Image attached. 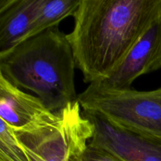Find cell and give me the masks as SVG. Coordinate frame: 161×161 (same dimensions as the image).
Listing matches in <instances>:
<instances>
[{
    "label": "cell",
    "instance_id": "cell-3",
    "mask_svg": "<svg viewBox=\"0 0 161 161\" xmlns=\"http://www.w3.org/2000/svg\"><path fill=\"white\" fill-rule=\"evenodd\" d=\"M13 130L30 161H69L86 149L94 127L76 101L25 128Z\"/></svg>",
    "mask_w": 161,
    "mask_h": 161
},
{
    "label": "cell",
    "instance_id": "cell-12",
    "mask_svg": "<svg viewBox=\"0 0 161 161\" xmlns=\"http://www.w3.org/2000/svg\"><path fill=\"white\" fill-rule=\"evenodd\" d=\"M83 152H82V153H83ZM82 153H79L74 154L73 156H72V157H71L70 160H69V161H82L81 158H80V154H81Z\"/></svg>",
    "mask_w": 161,
    "mask_h": 161
},
{
    "label": "cell",
    "instance_id": "cell-8",
    "mask_svg": "<svg viewBox=\"0 0 161 161\" xmlns=\"http://www.w3.org/2000/svg\"><path fill=\"white\" fill-rule=\"evenodd\" d=\"M37 4L38 0H0V53L24 40Z\"/></svg>",
    "mask_w": 161,
    "mask_h": 161
},
{
    "label": "cell",
    "instance_id": "cell-1",
    "mask_svg": "<svg viewBox=\"0 0 161 161\" xmlns=\"http://www.w3.org/2000/svg\"><path fill=\"white\" fill-rule=\"evenodd\" d=\"M161 10V0H80L67 39L89 84L109 78Z\"/></svg>",
    "mask_w": 161,
    "mask_h": 161
},
{
    "label": "cell",
    "instance_id": "cell-5",
    "mask_svg": "<svg viewBox=\"0 0 161 161\" xmlns=\"http://www.w3.org/2000/svg\"><path fill=\"white\" fill-rule=\"evenodd\" d=\"M160 69L161 10L117 70L107 80L89 85L101 90H129L137 78Z\"/></svg>",
    "mask_w": 161,
    "mask_h": 161
},
{
    "label": "cell",
    "instance_id": "cell-11",
    "mask_svg": "<svg viewBox=\"0 0 161 161\" xmlns=\"http://www.w3.org/2000/svg\"><path fill=\"white\" fill-rule=\"evenodd\" d=\"M80 158L82 161H124L109 151L90 142L80 154Z\"/></svg>",
    "mask_w": 161,
    "mask_h": 161
},
{
    "label": "cell",
    "instance_id": "cell-4",
    "mask_svg": "<svg viewBox=\"0 0 161 161\" xmlns=\"http://www.w3.org/2000/svg\"><path fill=\"white\" fill-rule=\"evenodd\" d=\"M83 113L114 127L161 142V87L138 91L101 90L89 86L77 97Z\"/></svg>",
    "mask_w": 161,
    "mask_h": 161
},
{
    "label": "cell",
    "instance_id": "cell-13",
    "mask_svg": "<svg viewBox=\"0 0 161 161\" xmlns=\"http://www.w3.org/2000/svg\"><path fill=\"white\" fill-rule=\"evenodd\" d=\"M0 161H6V160H3V159H0Z\"/></svg>",
    "mask_w": 161,
    "mask_h": 161
},
{
    "label": "cell",
    "instance_id": "cell-6",
    "mask_svg": "<svg viewBox=\"0 0 161 161\" xmlns=\"http://www.w3.org/2000/svg\"><path fill=\"white\" fill-rule=\"evenodd\" d=\"M83 115L94 127L90 143L105 149L124 161H161V142L114 127L91 113Z\"/></svg>",
    "mask_w": 161,
    "mask_h": 161
},
{
    "label": "cell",
    "instance_id": "cell-10",
    "mask_svg": "<svg viewBox=\"0 0 161 161\" xmlns=\"http://www.w3.org/2000/svg\"><path fill=\"white\" fill-rule=\"evenodd\" d=\"M0 159L6 161H30L14 130L0 119Z\"/></svg>",
    "mask_w": 161,
    "mask_h": 161
},
{
    "label": "cell",
    "instance_id": "cell-9",
    "mask_svg": "<svg viewBox=\"0 0 161 161\" xmlns=\"http://www.w3.org/2000/svg\"><path fill=\"white\" fill-rule=\"evenodd\" d=\"M80 3V0H38L29 31L23 41L58 27L61 20L69 16L73 17Z\"/></svg>",
    "mask_w": 161,
    "mask_h": 161
},
{
    "label": "cell",
    "instance_id": "cell-7",
    "mask_svg": "<svg viewBox=\"0 0 161 161\" xmlns=\"http://www.w3.org/2000/svg\"><path fill=\"white\" fill-rule=\"evenodd\" d=\"M50 113L38 97L22 91L0 75V119L13 129H23Z\"/></svg>",
    "mask_w": 161,
    "mask_h": 161
},
{
    "label": "cell",
    "instance_id": "cell-2",
    "mask_svg": "<svg viewBox=\"0 0 161 161\" xmlns=\"http://www.w3.org/2000/svg\"><path fill=\"white\" fill-rule=\"evenodd\" d=\"M75 67L67 35L58 27L0 53V75L18 88L32 91L53 113L77 101Z\"/></svg>",
    "mask_w": 161,
    "mask_h": 161
}]
</instances>
